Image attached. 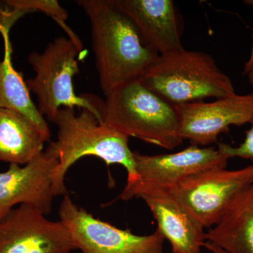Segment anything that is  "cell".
<instances>
[{"mask_svg": "<svg viewBox=\"0 0 253 253\" xmlns=\"http://www.w3.org/2000/svg\"><path fill=\"white\" fill-rule=\"evenodd\" d=\"M134 155L138 179L126 184L120 195L123 201L160 191L169 192L196 173L211 168H226L229 160L218 149L194 144L172 154L149 156L134 151Z\"/></svg>", "mask_w": 253, "mask_h": 253, "instance_id": "cell-6", "label": "cell"}, {"mask_svg": "<svg viewBox=\"0 0 253 253\" xmlns=\"http://www.w3.org/2000/svg\"><path fill=\"white\" fill-rule=\"evenodd\" d=\"M157 221V229L172 246V253H201L206 241L204 227L170 193L141 196Z\"/></svg>", "mask_w": 253, "mask_h": 253, "instance_id": "cell-13", "label": "cell"}, {"mask_svg": "<svg viewBox=\"0 0 253 253\" xmlns=\"http://www.w3.org/2000/svg\"><path fill=\"white\" fill-rule=\"evenodd\" d=\"M251 94H252V96H253V91L252 93H251Z\"/></svg>", "mask_w": 253, "mask_h": 253, "instance_id": "cell-22", "label": "cell"}, {"mask_svg": "<svg viewBox=\"0 0 253 253\" xmlns=\"http://www.w3.org/2000/svg\"><path fill=\"white\" fill-rule=\"evenodd\" d=\"M101 116L106 126L163 149H174L183 142L176 106L141 80L126 83L106 96Z\"/></svg>", "mask_w": 253, "mask_h": 253, "instance_id": "cell-3", "label": "cell"}, {"mask_svg": "<svg viewBox=\"0 0 253 253\" xmlns=\"http://www.w3.org/2000/svg\"><path fill=\"white\" fill-rule=\"evenodd\" d=\"M89 18L91 45L99 84L104 96L140 80L158 57L146 45L118 0H78Z\"/></svg>", "mask_w": 253, "mask_h": 253, "instance_id": "cell-1", "label": "cell"}, {"mask_svg": "<svg viewBox=\"0 0 253 253\" xmlns=\"http://www.w3.org/2000/svg\"><path fill=\"white\" fill-rule=\"evenodd\" d=\"M21 205L0 219V253H71L76 246L61 221Z\"/></svg>", "mask_w": 253, "mask_h": 253, "instance_id": "cell-9", "label": "cell"}, {"mask_svg": "<svg viewBox=\"0 0 253 253\" xmlns=\"http://www.w3.org/2000/svg\"><path fill=\"white\" fill-rule=\"evenodd\" d=\"M83 48L77 36L59 37L42 52L33 51L28 56L36 77L26 81V84L36 96L40 112L50 122L54 123L61 108L79 107L95 113L101 123L104 101L91 94L78 96L75 92L73 78L80 71L77 59Z\"/></svg>", "mask_w": 253, "mask_h": 253, "instance_id": "cell-5", "label": "cell"}, {"mask_svg": "<svg viewBox=\"0 0 253 253\" xmlns=\"http://www.w3.org/2000/svg\"><path fill=\"white\" fill-rule=\"evenodd\" d=\"M248 78H249V81L251 85L253 86V69L247 75Z\"/></svg>", "mask_w": 253, "mask_h": 253, "instance_id": "cell-21", "label": "cell"}, {"mask_svg": "<svg viewBox=\"0 0 253 253\" xmlns=\"http://www.w3.org/2000/svg\"><path fill=\"white\" fill-rule=\"evenodd\" d=\"M246 4L250 5L253 9V0H247L245 1ZM253 69V43L252 46H251V54L247 62L245 63L244 68V75L247 76L248 74Z\"/></svg>", "mask_w": 253, "mask_h": 253, "instance_id": "cell-19", "label": "cell"}, {"mask_svg": "<svg viewBox=\"0 0 253 253\" xmlns=\"http://www.w3.org/2000/svg\"><path fill=\"white\" fill-rule=\"evenodd\" d=\"M55 124L57 141L46 149L59 159L52 175L55 196L67 195L65 176L70 168L85 156H95L108 166L118 164L127 172L126 184L137 181L134 152L129 146V136L101 123L89 110L82 109L76 114L74 108L62 107L58 111Z\"/></svg>", "mask_w": 253, "mask_h": 253, "instance_id": "cell-2", "label": "cell"}, {"mask_svg": "<svg viewBox=\"0 0 253 253\" xmlns=\"http://www.w3.org/2000/svg\"><path fill=\"white\" fill-rule=\"evenodd\" d=\"M140 80L175 106L236 94L230 78L211 55L184 48L159 55Z\"/></svg>", "mask_w": 253, "mask_h": 253, "instance_id": "cell-4", "label": "cell"}, {"mask_svg": "<svg viewBox=\"0 0 253 253\" xmlns=\"http://www.w3.org/2000/svg\"><path fill=\"white\" fill-rule=\"evenodd\" d=\"M251 127L246 131V136L242 144L237 147H234L227 144H218L217 149L221 154H224L228 158H241L250 160L253 164V120L251 123Z\"/></svg>", "mask_w": 253, "mask_h": 253, "instance_id": "cell-18", "label": "cell"}, {"mask_svg": "<svg viewBox=\"0 0 253 253\" xmlns=\"http://www.w3.org/2000/svg\"><path fill=\"white\" fill-rule=\"evenodd\" d=\"M59 159L46 149L24 166L9 164L0 172V219L13 208L27 205L49 214L55 196L52 175Z\"/></svg>", "mask_w": 253, "mask_h": 253, "instance_id": "cell-11", "label": "cell"}, {"mask_svg": "<svg viewBox=\"0 0 253 253\" xmlns=\"http://www.w3.org/2000/svg\"><path fill=\"white\" fill-rule=\"evenodd\" d=\"M146 45L163 55L184 48L181 15L172 0H118Z\"/></svg>", "mask_w": 253, "mask_h": 253, "instance_id": "cell-12", "label": "cell"}, {"mask_svg": "<svg viewBox=\"0 0 253 253\" xmlns=\"http://www.w3.org/2000/svg\"><path fill=\"white\" fill-rule=\"evenodd\" d=\"M206 241L227 253H253V183L231 201Z\"/></svg>", "mask_w": 253, "mask_h": 253, "instance_id": "cell-14", "label": "cell"}, {"mask_svg": "<svg viewBox=\"0 0 253 253\" xmlns=\"http://www.w3.org/2000/svg\"><path fill=\"white\" fill-rule=\"evenodd\" d=\"M45 139L31 120L0 108V162L24 166L43 152Z\"/></svg>", "mask_w": 253, "mask_h": 253, "instance_id": "cell-15", "label": "cell"}, {"mask_svg": "<svg viewBox=\"0 0 253 253\" xmlns=\"http://www.w3.org/2000/svg\"><path fill=\"white\" fill-rule=\"evenodd\" d=\"M42 12L58 23L64 22L68 13L57 0H4L0 1V33L4 42L9 41V34L15 23L26 14Z\"/></svg>", "mask_w": 253, "mask_h": 253, "instance_id": "cell-17", "label": "cell"}, {"mask_svg": "<svg viewBox=\"0 0 253 253\" xmlns=\"http://www.w3.org/2000/svg\"><path fill=\"white\" fill-rule=\"evenodd\" d=\"M11 44H5L4 58L0 61V108L21 113L36 125L46 142L51 139V131L30 96L23 74L13 67Z\"/></svg>", "mask_w": 253, "mask_h": 253, "instance_id": "cell-16", "label": "cell"}, {"mask_svg": "<svg viewBox=\"0 0 253 253\" xmlns=\"http://www.w3.org/2000/svg\"><path fill=\"white\" fill-rule=\"evenodd\" d=\"M59 214L83 253H163L166 239L158 229L140 236L119 229L78 207L68 194L63 196Z\"/></svg>", "mask_w": 253, "mask_h": 253, "instance_id": "cell-8", "label": "cell"}, {"mask_svg": "<svg viewBox=\"0 0 253 253\" xmlns=\"http://www.w3.org/2000/svg\"><path fill=\"white\" fill-rule=\"evenodd\" d=\"M204 247L206 248L211 253H227L223 250L219 249L218 246L212 244V243L208 242V241H205Z\"/></svg>", "mask_w": 253, "mask_h": 253, "instance_id": "cell-20", "label": "cell"}, {"mask_svg": "<svg viewBox=\"0 0 253 253\" xmlns=\"http://www.w3.org/2000/svg\"><path fill=\"white\" fill-rule=\"evenodd\" d=\"M253 183V164L229 170L205 169L169 191L204 228L212 227L238 194Z\"/></svg>", "mask_w": 253, "mask_h": 253, "instance_id": "cell-7", "label": "cell"}, {"mask_svg": "<svg viewBox=\"0 0 253 253\" xmlns=\"http://www.w3.org/2000/svg\"><path fill=\"white\" fill-rule=\"evenodd\" d=\"M175 106L179 135L197 146L217 142L219 134L227 132L231 126H244L253 120L251 94H234L211 102L196 101Z\"/></svg>", "mask_w": 253, "mask_h": 253, "instance_id": "cell-10", "label": "cell"}]
</instances>
